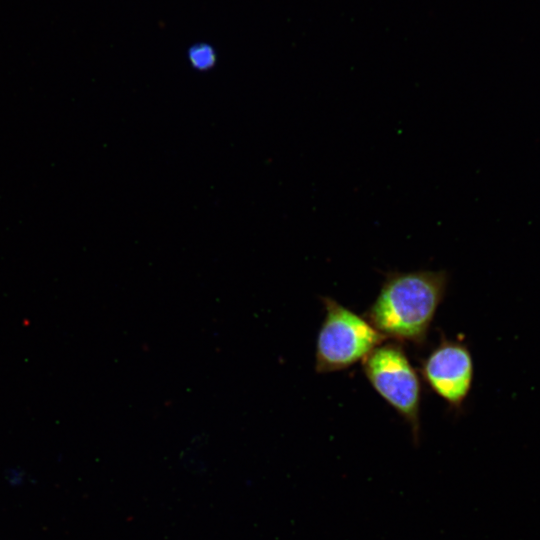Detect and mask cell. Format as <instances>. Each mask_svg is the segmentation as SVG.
I'll list each match as a JSON object with an SVG mask.
<instances>
[{
	"instance_id": "obj_1",
	"label": "cell",
	"mask_w": 540,
	"mask_h": 540,
	"mask_svg": "<svg viewBox=\"0 0 540 540\" xmlns=\"http://www.w3.org/2000/svg\"><path fill=\"white\" fill-rule=\"evenodd\" d=\"M447 284L444 270L390 272L365 318L387 339L422 345Z\"/></svg>"
},
{
	"instance_id": "obj_2",
	"label": "cell",
	"mask_w": 540,
	"mask_h": 540,
	"mask_svg": "<svg viewBox=\"0 0 540 540\" xmlns=\"http://www.w3.org/2000/svg\"><path fill=\"white\" fill-rule=\"evenodd\" d=\"M321 300L325 316L316 338L317 373L347 369L388 340L365 317L330 297H321Z\"/></svg>"
},
{
	"instance_id": "obj_3",
	"label": "cell",
	"mask_w": 540,
	"mask_h": 540,
	"mask_svg": "<svg viewBox=\"0 0 540 540\" xmlns=\"http://www.w3.org/2000/svg\"><path fill=\"white\" fill-rule=\"evenodd\" d=\"M361 362L373 389L408 423L418 443L421 383L403 347L396 341H385Z\"/></svg>"
},
{
	"instance_id": "obj_4",
	"label": "cell",
	"mask_w": 540,
	"mask_h": 540,
	"mask_svg": "<svg viewBox=\"0 0 540 540\" xmlns=\"http://www.w3.org/2000/svg\"><path fill=\"white\" fill-rule=\"evenodd\" d=\"M420 372L427 385L447 404L457 409L471 389V353L459 341L442 339L422 361Z\"/></svg>"
},
{
	"instance_id": "obj_5",
	"label": "cell",
	"mask_w": 540,
	"mask_h": 540,
	"mask_svg": "<svg viewBox=\"0 0 540 540\" xmlns=\"http://www.w3.org/2000/svg\"><path fill=\"white\" fill-rule=\"evenodd\" d=\"M190 61L198 69H207L214 64L215 54L209 46L200 44L191 49Z\"/></svg>"
}]
</instances>
